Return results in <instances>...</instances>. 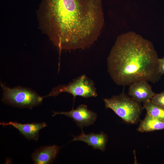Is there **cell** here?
Listing matches in <instances>:
<instances>
[{"mask_svg":"<svg viewBox=\"0 0 164 164\" xmlns=\"http://www.w3.org/2000/svg\"><path fill=\"white\" fill-rule=\"evenodd\" d=\"M2 93V101L11 106L31 109L40 104L43 97L28 87L17 86L10 88L0 83Z\"/></svg>","mask_w":164,"mask_h":164,"instance_id":"3","label":"cell"},{"mask_svg":"<svg viewBox=\"0 0 164 164\" xmlns=\"http://www.w3.org/2000/svg\"><path fill=\"white\" fill-rule=\"evenodd\" d=\"M148 82L141 80L130 85L128 92L129 95L134 100L140 103H143L151 100L155 94Z\"/></svg>","mask_w":164,"mask_h":164,"instance_id":"7","label":"cell"},{"mask_svg":"<svg viewBox=\"0 0 164 164\" xmlns=\"http://www.w3.org/2000/svg\"><path fill=\"white\" fill-rule=\"evenodd\" d=\"M0 124L3 126H12L17 129L27 139L35 141L38 139L39 131L47 126L45 122L23 124L10 121L1 122Z\"/></svg>","mask_w":164,"mask_h":164,"instance_id":"8","label":"cell"},{"mask_svg":"<svg viewBox=\"0 0 164 164\" xmlns=\"http://www.w3.org/2000/svg\"><path fill=\"white\" fill-rule=\"evenodd\" d=\"M72 141L83 142L94 149L104 151L106 148L108 137L107 135L102 132L99 134L91 133L86 134L82 130L80 135L73 137Z\"/></svg>","mask_w":164,"mask_h":164,"instance_id":"9","label":"cell"},{"mask_svg":"<svg viewBox=\"0 0 164 164\" xmlns=\"http://www.w3.org/2000/svg\"><path fill=\"white\" fill-rule=\"evenodd\" d=\"M159 58L152 43L134 32L119 36L107 58L108 72L119 86L160 79Z\"/></svg>","mask_w":164,"mask_h":164,"instance_id":"2","label":"cell"},{"mask_svg":"<svg viewBox=\"0 0 164 164\" xmlns=\"http://www.w3.org/2000/svg\"><path fill=\"white\" fill-rule=\"evenodd\" d=\"M103 100L106 108L112 110L125 122L133 124L139 119L142 109L140 102L124 92Z\"/></svg>","mask_w":164,"mask_h":164,"instance_id":"4","label":"cell"},{"mask_svg":"<svg viewBox=\"0 0 164 164\" xmlns=\"http://www.w3.org/2000/svg\"><path fill=\"white\" fill-rule=\"evenodd\" d=\"M151 101L153 103L164 108V91L160 93L155 94Z\"/></svg>","mask_w":164,"mask_h":164,"instance_id":"13","label":"cell"},{"mask_svg":"<svg viewBox=\"0 0 164 164\" xmlns=\"http://www.w3.org/2000/svg\"><path fill=\"white\" fill-rule=\"evenodd\" d=\"M143 108L146 110L147 114L164 121V108L150 100L143 103Z\"/></svg>","mask_w":164,"mask_h":164,"instance_id":"12","label":"cell"},{"mask_svg":"<svg viewBox=\"0 0 164 164\" xmlns=\"http://www.w3.org/2000/svg\"><path fill=\"white\" fill-rule=\"evenodd\" d=\"M60 147L54 145L42 147L35 151L31 158L34 164H49L53 162L58 153Z\"/></svg>","mask_w":164,"mask_h":164,"instance_id":"10","label":"cell"},{"mask_svg":"<svg viewBox=\"0 0 164 164\" xmlns=\"http://www.w3.org/2000/svg\"><path fill=\"white\" fill-rule=\"evenodd\" d=\"M41 8L45 28L60 50L88 47L104 26L102 0H43Z\"/></svg>","mask_w":164,"mask_h":164,"instance_id":"1","label":"cell"},{"mask_svg":"<svg viewBox=\"0 0 164 164\" xmlns=\"http://www.w3.org/2000/svg\"><path fill=\"white\" fill-rule=\"evenodd\" d=\"M164 129V121L146 114L141 121L137 130L141 132Z\"/></svg>","mask_w":164,"mask_h":164,"instance_id":"11","label":"cell"},{"mask_svg":"<svg viewBox=\"0 0 164 164\" xmlns=\"http://www.w3.org/2000/svg\"><path fill=\"white\" fill-rule=\"evenodd\" d=\"M63 92L72 94L74 99L77 96L88 98L95 97L97 96L94 82L84 74L77 77L67 84L60 85L53 87L50 93L43 97V98L55 97Z\"/></svg>","mask_w":164,"mask_h":164,"instance_id":"5","label":"cell"},{"mask_svg":"<svg viewBox=\"0 0 164 164\" xmlns=\"http://www.w3.org/2000/svg\"><path fill=\"white\" fill-rule=\"evenodd\" d=\"M159 72L162 75L164 74V57L159 58Z\"/></svg>","mask_w":164,"mask_h":164,"instance_id":"14","label":"cell"},{"mask_svg":"<svg viewBox=\"0 0 164 164\" xmlns=\"http://www.w3.org/2000/svg\"><path fill=\"white\" fill-rule=\"evenodd\" d=\"M53 116L63 114L72 118L81 129L83 127L93 125L96 121L97 114L89 110L87 105L81 104L75 109L68 111H54Z\"/></svg>","mask_w":164,"mask_h":164,"instance_id":"6","label":"cell"}]
</instances>
